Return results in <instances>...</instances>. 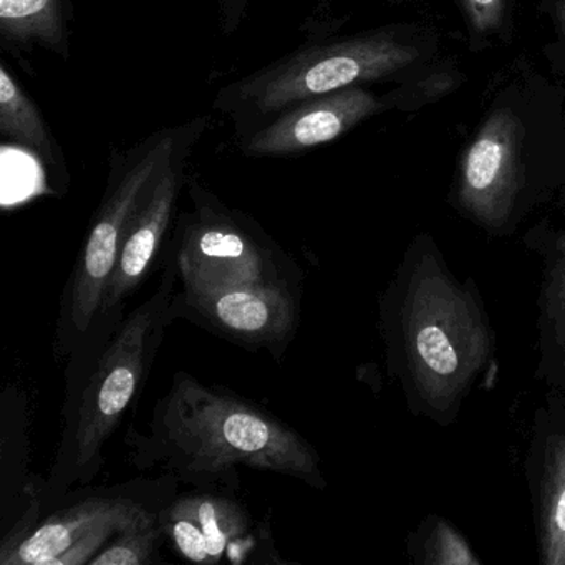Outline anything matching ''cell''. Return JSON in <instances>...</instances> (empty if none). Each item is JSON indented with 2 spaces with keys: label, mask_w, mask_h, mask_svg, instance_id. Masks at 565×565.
<instances>
[{
  "label": "cell",
  "mask_w": 565,
  "mask_h": 565,
  "mask_svg": "<svg viewBox=\"0 0 565 565\" xmlns=\"http://www.w3.org/2000/svg\"><path fill=\"white\" fill-rule=\"evenodd\" d=\"M184 137L180 130L161 131L111 171L107 193L92 220L61 296L54 330V355L58 362L67 360L100 312L128 224Z\"/></svg>",
  "instance_id": "5b68a950"
},
{
  "label": "cell",
  "mask_w": 565,
  "mask_h": 565,
  "mask_svg": "<svg viewBox=\"0 0 565 565\" xmlns=\"http://www.w3.org/2000/svg\"><path fill=\"white\" fill-rule=\"evenodd\" d=\"M303 287L290 284H243L220 289L178 287L171 312L214 337L250 352L286 355L300 322Z\"/></svg>",
  "instance_id": "9c48e42d"
},
{
  "label": "cell",
  "mask_w": 565,
  "mask_h": 565,
  "mask_svg": "<svg viewBox=\"0 0 565 565\" xmlns=\"http://www.w3.org/2000/svg\"><path fill=\"white\" fill-rule=\"evenodd\" d=\"M422 562L425 564H479L461 535L446 524L439 522L426 535L423 544Z\"/></svg>",
  "instance_id": "d6986e66"
},
{
  "label": "cell",
  "mask_w": 565,
  "mask_h": 565,
  "mask_svg": "<svg viewBox=\"0 0 565 565\" xmlns=\"http://www.w3.org/2000/svg\"><path fill=\"white\" fill-rule=\"evenodd\" d=\"M138 471L177 476L183 484L239 489V468L274 472L326 489L322 459L284 419L223 386L174 373L145 429L125 436Z\"/></svg>",
  "instance_id": "6da1fadb"
},
{
  "label": "cell",
  "mask_w": 565,
  "mask_h": 565,
  "mask_svg": "<svg viewBox=\"0 0 565 565\" xmlns=\"http://www.w3.org/2000/svg\"><path fill=\"white\" fill-rule=\"evenodd\" d=\"M529 462L542 562L565 565V428L539 431Z\"/></svg>",
  "instance_id": "4fadbf2b"
},
{
  "label": "cell",
  "mask_w": 565,
  "mask_h": 565,
  "mask_svg": "<svg viewBox=\"0 0 565 565\" xmlns=\"http://www.w3.org/2000/svg\"><path fill=\"white\" fill-rule=\"evenodd\" d=\"M180 484L177 476L161 472L72 489L34 522L2 535L0 565H88L118 532L160 512Z\"/></svg>",
  "instance_id": "277c9868"
},
{
  "label": "cell",
  "mask_w": 565,
  "mask_h": 565,
  "mask_svg": "<svg viewBox=\"0 0 565 565\" xmlns=\"http://www.w3.org/2000/svg\"><path fill=\"white\" fill-rule=\"evenodd\" d=\"M28 408L24 392L8 388L2 396V532L39 498L42 478L25 472L28 458Z\"/></svg>",
  "instance_id": "5bb4252c"
},
{
  "label": "cell",
  "mask_w": 565,
  "mask_h": 565,
  "mask_svg": "<svg viewBox=\"0 0 565 565\" xmlns=\"http://www.w3.org/2000/svg\"><path fill=\"white\" fill-rule=\"evenodd\" d=\"M0 32L12 42H41L64 52L62 0H0Z\"/></svg>",
  "instance_id": "2e32d148"
},
{
  "label": "cell",
  "mask_w": 565,
  "mask_h": 565,
  "mask_svg": "<svg viewBox=\"0 0 565 565\" xmlns=\"http://www.w3.org/2000/svg\"><path fill=\"white\" fill-rule=\"evenodd\" d=\"M557 14L558 19H561L562 28H564L565 31V0H561V2H558Z\"/></svg>",
  "instance_id": "44dd1931"
},
{
  "label": "cell",
  "mask_w": 565,
  "mask_h": 565,
  "mask_svg": "<svg viewBox=\"0 0 565 565\" xmlns=\"http://www.w3.org/2000/svg\"><path fill=\"white\" fill-rule=\"evenodd\" d=\"M193 211L178 220L168 241L183 289H220L243 284L303 287L296 260L241 211L230 210L203 188L191 186Z\"/></svg>",
  "instance_id": "8992f818"
},
{
  "label": "cell",
  "mask_w": 565,
  "mask_h": 565,
  "mask_svg": "<svg viewBox=\"0 0 565 565\" xmlns=\"http://www.w3.org/2000/svg\"><path fill=\"white\" fill-rule=\"evenodd\" d=\"M236 492L223 484L178 492L160 511L173 551L193 564H286L274 547L269 524L257 522Z\"/></svg>",
  "instance_id": "ba28073f"
},
{
  "label": "cell",
  "mask_w": 565,
  "mask_h": 565,
  "mask_svg": "<svg viewBox=\"0 0 565 565\" xmlns=\"http://www.w3.org/2000/svg\"><path fill=\"white\" fill-rule=\"evenodd\" d=\"M433 254H408L383 300L390 372L418 412L445 418L489 355L484 317Z\"/></svg>",
  "instance_id": "3957f363"
},
{
  "label": "cell",
  "mask_w": 565,
  "mask_h": 565,
  "mask_svg": "<svg viewBox=\"0 0 565 565\" xmlns=\"http://www.w3.org/2000/svg\"><path fill=\"white\" fill-rule=\"evenodd\" d=\"M521 138L518 117L495 110L462 157L459 203L489 230H501L514 211L522 184Z\"/></svg>",
  "instance_id": "30bf717a"
},
{
  "label": "cell",
  "mask_w": 565,
  "mask_h": 565,
  "mask_svg": "<svg viewBox=\"0 0 565 565\" xmlns=\"http://www.w3.org/2000/svg\"><path fill=\"white\" fill-rule=\"evenodd\" d=\"M380 102L359 87L345 88L287 108L247 141L250 157H284L329 143L376 114Z\"/></svg>",
  "instance_id": "7c38bea8"
},
{
  "label": "cell",
  "mask_w": 565,
  "mask_h": 565,
  "mask_svg": "<svg viewBox=\"0 0 565 565\" xmlns=\"http://www.w3.org/2000/svg\"><path fill=\"white\" fill-rule=\"evenodd\" d=\"M461 4L476 31L484 34L501 24L504 0H461Z\"/></svg>",
  "instance_id": "ffe728a7"
},
{
  "label": "cell",
  "mask_w": 565,
  "mask_h": 565,
  "mask_svg": "<svg viewBox=\"0 0 565 565\" xmlns=\"http://www.w3.org/2000/svg\"><path fill=\"white\" fill-rule=\"evenodd\" d=\"M193 127H190L186 137ZM186 137L181 141L170 163L151 184L128 224L120 256L108 280L100 310L127 306V300L140 289L141 284L150 277L163 257L168 236L173 226L178 196L183 184L184 158H186L184 148L190 147V143H186Z\"/></svg>",
  "instance_id": "8fae6325"
},
{
  "label": "cell",
  "mask_w": 565,
  "mask_h": 565,
  "mask_svg": "<svg viewBox=\"0 0 565 565\" xmlns=\"http://www.w3.org/2000/svg\"><path fill=\"white\" fill-rule=\"evenodd\" d=\"M161 260L153 294L130 313L127 306L100 310L65 360L64 426L39 492L42 512L72 489L95 481L105 465L104 449L147 386L164 333L174 322L171 300L178 274L168 244Z\"/></svg>",
  "instance_id": "7a4b0ae2"
},
{
  "label": "cell",
  "mask_w": 565,
  "mask_h": 565,
  "mask_svg": "<svg viewBox=\"0 0 565 565\" xmlns=\"http://www.w3.org/2000/svg\"><path fill=\"white\" fill-rule=\"evenodd\" d=\"M164 541L167 535L160 522V512H157L118 532L88 565L157 564Z\"/></svg>",
  "instance_id": "e0dca14e"
},
{
  "label": "cell",
  "mask_w": 565,
  "mask_h": 565,
  "mask_svg": "<svg viewBox=\"0 0 565 565\" xmlns=\"http://www.w3.org/2000/svg\"><path fill=\"white\" fill-rule=\"evenodd\" d=\"M554 260L548 270V282L545 287V322L542 330V342L547 347L545 355L552 366L564 373L558 382L565 380V237L558 241L557 249L548 256Z\"/></svg>",
  "instance_id": "ac0fdd59"
},
{
  "label": "cell",
  "mask_w": 565,
  "mask_h": 565,
  "mask_svg": "<svg viewBox=\"0 0 565 565\" xmlns=\"http://www.w3.org/2000/svg\"><path fill=\"white\" fill-rule=\"evenodd\" d=\"M0 134L28 148L45 163H57V148L41 111L6 67H0Z\"/></svg>",
  "instance_id": "9a60e30c"
},
{
  "label": "cell",
  "mask_w": 565,
  "mask_h": 565,
  "mask_svg": "<svg viewBox=\"0 0 565 565\" xmlns=\"http://www.w3.org/2000/svg\"><path fill=\"white\" fill-rule=\"evenodd\" d=\"M418 58V52L385 35L307 49L260 72L239 87L241 100L270 115L333 92L379 81Z\"/></svg>",
  "instance_id": "52a82bcc"
}]
</instances>
